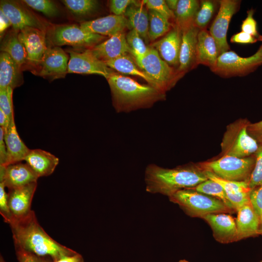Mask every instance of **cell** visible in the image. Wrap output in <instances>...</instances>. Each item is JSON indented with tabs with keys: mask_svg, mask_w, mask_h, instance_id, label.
<instances>
[{
	"mask_svg": "<svg viewBox=\"0 0 262 262\" xmlns=\"http://www.w3.org/2000/svg\"><path fill=\"white\" fill-rule=\"evenodd\" d=\"M8 224L16 247L39 257L49 256L53 262L77 253L51 238L38 223L33 211L23 218H12Z\"/></svg>",
	"mask_w": 262,
	"mask_h": 262,
	"instance_id": "obj_1",
	"label": "cell"
},
{
	"mask_svg": "<svg viewBox=\"0 0 262 262\" xmlns=\"http://www.w3.org/2000/svg\"><path fill=\"white\" fill-rule=\"evenodd\" d=\"M208 179L205 171L195 165L168 169L150 164L145 171L146 191L168 197L180 190L194 188Z\"/></svg>",
	"mask_w": 262,
	"mask_h": 262,
	"instance_id": "obj_2",
	"label": "cell"
},
{
	"mask_svg": "<svg viewBox=\"0 0 262 262\" xmlns=\"http://www.w3.org/2000/svg\"><path fill=\"white\" fill-rule=\"evenodd\" d=\"M107 80L113 105L118 113L150 107L155 102L165 98V92L115 72Z\"/></svg>",
	"mask_w": 262,
	"mask_h": 262,
	"instance_id": "obj_3",
	"label": "cell"
},
{
	"mask_svg": "<svg viewBox=\"0 0 262 262\" xmlns=\"http://www.w3.org/2000/svg\"><path fill=\"white\" fill-rule=\"evenodd\" d=\"M168 197L171 202L178 204L186 214L192 217L202 218L208 214L234 211L219 199L193 188L180 190Z\"/></svg>",
	"mask_w": 262,
	"mask_h": 262,
	"instance_id": "obj_4",
	"label": "cell"
},
{
	"mask_svg": "<svg viewBox=\"0 0 262 262\" xmlns=\"http://www.w3.org/2000/svg\"><path fill=\"white\" fill-rule=\"evenodd\" d=\"M249 124L247 120L239 119L227 127L221 144L223 156L245 158L255 153L259 145L248 134Z\"/></svg>",
	"mask_w": 262,
	"mask_h": 262,
	"instance_id": "obj_5",
	"label": "cell"
},
{
	"mask_svg": "<svg viewBox=\"0 0 262 262\" xmlns=\"http://www.w3.org/2000/svg\"><path fill=\"white\" fill-rule=\"evenodd\" d=\"M47 43L60 47H93L105 38L102 35L87 32L76 24L50 25L46 32Z\"/></svg>",
	"mask_w": 262,
	"mask_h": 262,
	"instance_id": "obj_6",
	"label": "cell"
},
{
	"mask_svg": "<svg viewBox=\"0 0 262 262\" xmlns=\"http://www.w3.org/2000/svg\"><path fill=\"white\" fill-rule=\"evenodd\" d=\"M138 66L154 82L157 89L166 92L174 86L182 76L165 62L153 48H149L146 55L135 60Z\"/></svg>",
	"mask_w": 262,
	"mask_h": 262,
	"instance_id": "obj_7",
	"label": "cell"
},
{
	"mask_svg": "<svg viewBox=\"0 0 262 262\" xmlns=\"http://www.w3.org/2000/svg\"><path fill=\"white\" fill-rule=\"evenodd\" d=\"M255 163V158L253 157L238 158L225 155L216 160L204 163L201 167L224 180L247 182Z\"/></svg>",
	"mask_w": 262,
	"mask_h": 262,
	"instance_id": "obj_8",
	"label": "cell"
},
{
	"mask_svg": "<svg viewBox=\"0 0 262 262\" xmlns=\"http://www.w3.org/2000/svg\"><path fill=\"white\" fill-rule=\"evenodd\" d=\"M262 64V58L257 51L248 57H242L233 51L220 54L215 66L211 69L224 77L246 75L254 71Z\"/></svg>",
	"mask_w": 262,
	"mask_h": 262,
	"instance_id": "obj_9",
	"label": "cell"
},
{
	"mask_svg": "<svg viewBox=\"0 0 262 262\" xmlns=\"http://www.w3.org/2000/svg\"><path fill=\"white\" fill-rule=\"evenodd\" d=\"M23 3L16 0H0V9L9 18L13 29L20 31L29 27L47 32L50 24L34 14Z\"/></svg>",
	"mask_w": 262,
	"mask_h": 262,
	"instance_id": "obj_10",
	"label": "cell"
},
{
	"mask_svg": "<svg viewBox=\"0 0 262 262\" xmlns=\"http://www.w3.org/2000/svg\"><path fill=\"white\" fill-rule=\"evenodd\" d=\"M219 10L210 29V33L217 45L219 56L229 51L227 34L230 20L238 11L240 1L236 0L219 1Z\"/></svg>",
	"mask_w": 262,
	"mask_h": 262,
	"instance_id": "obj_11",
	"label": "cell"
},
{
	"mask_svg": "<svg viewBox=\"0 0 262 262\" xmlns=\"http://www.w3.org/2000/svg\"><path fill=\"white\" fill-rule=\"evenodd\" d=\"M70 58L68 65V73L96 74L107 79L115 73L105 62L96 58L87 49L82 52L71 49L67 50Z\"/></svg>",
	"mask_w": 262,
	"mask_h": 262,
	"instance_id": "obj_12",
	"label": "cell"
},
{
	"mask_svg": "<svg viewBox=\"0 0 262 262\" xmlns=\"http://www.w3.org/2000/svg\"><path fill=\"white\" fill-rule=\"evenodd\" d=\"M68 59L67 54L60 47L48 46L34 72L39 76L51 80L63 78L68 73Z\"/></svg>",
	"mask_w": 262,
	"mask_h": 262,
	"instance_id": "obj_13",
	"label": "cell"
},
{
	"mask_svg": "<svg viewBox=\"0 0 262 262\" xmlns=\"http://www.w3.org/2000/svg\"><path fill=\"white\" fill-rule=\"evenodd\" d=\"M18 38L25 48L28 64L37 68L48 49L46 32L27 27L19 31Z\"/></svg>",
	"mask_w": 262,
	"mask_h": 262,
	"instance_id": "obj_14",
	"label": "cell"
},
{
	"mask_svg": "<svg viewBox=\"0 0 262 262\" xmlns=\"http://www.w3.org/2000/svg\"><path fill=\"white\" fill-rule=\"evenodd\" d=\"M181 42L178 70L183 74L196 64V46L200 30L194 23L181 29Z\"/></svg>",
	"mask_w": 262,
	"mask_h": 262,
	"instance_id": "obj_15",
	"label": "cell"
},
{
	"mask_svg": "<svg viewBox=\"0 0 262 262\" xmlns=\"http://www.w3.org/2000/svg\"><path fill=\"white\" fill-rule=\"evenodd\" d=\"M38 178L26 163L19 162L0 166V182L9 189L37 182Z\"/></svg>",
	"mask_w": 262,
	"mask_h": 262,
	"instance_id": "obj_16",
	"label": "cell"
},
{
	"mask_svg": "<svg viewBox=\"0 0 262 262\" xmlns=\"http://www.w3.org/2000/svg\"><path fill=\"white\" fill-rule=\"evenodd\" d=\"M37 185V182H35L9 189L8 194V202L12 218H21L31 213L32 200Z\"/></svg>",
	"mask_w": 262,
	"mask_h": 262,
	"instance_id": "obj_17",
	"label": "cell"
},
{
	"mask_svg": "<svg viewBox=\"0 0 262 262\" xmlns=\"http://www.w3.org/2000/svg\"><path fill=\"white\" fill-rule=\"evenodd\" d=\"M181 35V30L176 24L164 37L152 44V48L170 66H179Z\"/></svg>",
	"mask_w": 262,
	"mask_h": 262,
	"instance_id": "obj_18",
	"label": "cell"
},
{
	"mask_svg": "<svg viewBox=\"0 0 262 262\" xmlns=\"http://www.w3.org/2000/svg\"><path fill=\"white\" fill-rule=\"evenodd\" d=\"M202 218L210 226L216 241L224 244L237 241L236 221L231 215L224 213H211Z\"/></svg>",
	"mask_w": 262,
	"mask_h": 262,
	"instance_id": "obj_19",
	"label": "cell"
},
{
	"mask_svg": "<svg viewBox=\"0 0 262 262\" xmlns=\"http://www.w3.org/2000/svg\"><path fill=\"white\" fill-rule=\"evenodd\" d=\"M84 31L104 36L111 37L123 32L128 27V22L123 16L111 15L80 24Z\"/></svg>",
	"mask_w": 262,
	"mask_h": 262,
	"instance_id": "obj_20",
	"label": "cell"
},
{
	"mask_svg": "<svg viewBox=\"0 0 262 262\" xmlns=\"http://www.w3.org/2000/svg\"><path fill=\"white\" fill-rule=\"evenodd\" d=\"M89 49L96 58L104 62L128 55V53L131 54L123 32L117 33Z\"/></svg>",
	"mask_w": 262,
	"mask_h": 262,
	"instance_id": "obj_21",
	"label": "cell"
},
{
	"mask_svg": "<svg viewBox=\"0 0 262 262\" xmlns=\"http://www.w3.org/2000/svg\"><path fill=\"white\" fill-rule=\"evenodd\" d=\"M237 241L259 234L260 218L250 202L237 209Z\"/></svg>",
	"mask_w": 262,
	"mask_h": 262,
	"instance_id": "obj_22",
	"label": "cell"
},
{
	"mask_svg": "<svg viewBox=\"0 0 262 262\" xmlns=\"http://www.w3.org/2000/svg\"><path fill=\"white\" fill-rule=\"evenodd\" d=\"M24 161L39 178L51 174L59 162L55 156L41 149H30Z\"/></svg>",
	"mask_w": 262,
	"mask_h": 262,
	"instance_id": "obj_23",
	"label": "cell"
},
{
	"mask_svg": "<svg viewBox=\"0 0 262 262\" xmlns=\"http://www.w3.org/2000/svg\"><path fill=\"white\" fill-rule=\"evenodd\" d=\"M23 83L22 68L6 52L0 53V88L14 89Z\"/></svg>",
	"mask_w": 262,
	"mask_h": 262,
	"instance_id": "obj_24",
	"label": "cell"
},
{
	"mask_svg": "<svg viewBox=\"0 0 262 262\" xmlns=\"http://www.w3.org/2000/svg\"><path fill=\"white\" fill-rule=\"evenodd\" d=\"M218 55L214 39L206 29L199 31L196 46V64L209 66L211 69L216 65Z\"/></svg>",
	"mask_w": 262,
	"mask_h": 262,
	"instance_id": "obj_25",
	"label": "cell"
},
{
	"mask_svg": "<svg viewBox=\"0 0 262 262\" xmlns=\"http://www.w3.org/2000/svg\"><path fill=\"white\" fill-rule=\"evenodd\" d=\"M4 132L7 152V162L6 166L24 161L30 149L20 138L15 120L10 123L7 130Z\"/></svg>",
	"mask_w": 262,
	"mask_h": 262,
	"instance_id": "obj_26",
	"label": "cell"
},
{
	"mask_svg": "<svg viewBox=\"0 0 262 262\" xmlns=\"http://www.w3.org/2000/svg\"><path fill=\"white\" fill-rule=\"evenodd\" d=\"M19 32L12 29L4 34L0 43V51L9 54L22 68L28 64V60L25 48L18 38Z\"/></svg>",
	"mask_w": 262,
	"mask_h": 262,
	"instance_id": "obj_27",
	"label": "cell"
},
{
	"mask_svg": "<svg viewBox=\"0 0 262 262\" xmlns=\"http://www.w3.org/2000/svg\"><path fill=\"white\" fill-rule=\"evenodd\" d=\"M124 16L127 19L128 27L135 30L147 42L149 40L148 12L142 6L132 4L128 7Z\"/></svg>",
	"mask_w": 262,
	"mask_h": 262,
	"instance_id": "obj_28",
	"label": "cell"
},
{
	"mask_svg": "<svg viewBox=\"0 0 262 262\" xmlns=\"http://www.w3.org/2000/svg\"><path fill=\"white\" fill-rule=\"evenodd\" d=\"M105 63L108 67L118 72L139 76L144 79L149 85L156 88L153 81L145 72L138 68L136 63H135L128 55L106 61Z\"/></svg>",
	"mask_w": 262,
	"mask_h": 262,
	"instance_id": "obj_29",
	"label": "cell"
},
{
	"mask_svg": "<svg viewBox=\"0 0 262 262\" xmlns=\"http://www.w3.org/2000/svg\"><path fill=\"white\" fill-rule=\"evenodd\" d=\"M196 0H179L175 11L176 24L181 29L194 23L196 13L200 7Z\"/></svg>",
	"mask_w": 262,
	"mask_h": 262,
	"instance_id": "obj_30",
	"label": "cell"
},
{
	"mask_svg": "<svg viewBox=\"0 0 262 262\" xmlns=\"http://www.w3.org/2000/svg\"><path fill=\"white\" fill-rule=\"evenodd\" d=\"M148 38L154 41L169 32L173 27L169 20L153 10H149Z\"/></svg>",
	"mask_w": 262,
	"mask_h": 262,
	"instance_id": "obj_31",
	"label": "cell"
},
{
	"mask_svg": "<svg viewBox=\"0 0 262 262\" xmlns=\"http://www.w3.org/2000/svg\"><path fill=\"white\" fill-rule=\"evenodd\" d=\"M193 189L197 192L219 199L228 207L235 211L227 197L225 190L218 183L208 179Z\"/></svg>",
	"mask_w": 262,
	"mask_h": 262,
	"instance_id": "obj_32",
	"label": "cell"
},
{
	"mask_svg": "<svg viewBox=\"0 0 262 262\" xmlns=\"http://www.w3.org/2000/svg\"><path fill=\"white\" fill-rule=\"evenodd\" d=\"M63 3L68 11L76 16H85L95 12L98 2L95 0H63Z\"/></svg>",
	"mask_w": 262,
	"mask_h": 262,
	"instance_id": "obj_33",
	"label": "cell"
},
{
	"mask_svg": "<svg viewBox=\"0 0 262 262\" xmlns=\"http://www.w3.org/2000/svg\"><path fill=\"white\" fill-rule=\"evenodd\" d=\"M126 39L135 60L142 58L147 53L149 48L135 30L131 29L129 31L126 35Z\"/></svg>",
	"mask_w": 262,
	"mask_h": 262,
	"instance_id": "obj_34",
	"label": "cell"
},
{
	"mask_svg": "<svg viewBox=\"0 0 262 262\" xmlns=\"http://www.w3.org/2000/svg\"><path fill=\"white\" fill-rule=\"evenodd\" d=\"M215 10L214 2L211 0L200 1V7L196 13L194 24L200 30L205 29L210 21Z\"/></svg>",
	"mask_w": 262,
	"mask_h": 262,
	"instance_id": "obj_35",
	"label": "cell"
},
{
	"mask_svg": "<svg viewBox=\"0 0 262 262\" xmlns=\"http://www.w3.org/2000/svg\"><path fill=\"white\" fill-rule=\"evenodd\" d=\"M208 179L218 183L226 193L249 192L251 189L246 181L229 180L220 178L210 171L204 170Z\"/></svg>",
	"mask_w": 262,
	"mask_h": 262,
	"instance_id": "obj_36",
	"label": "cell"
},
{
	"mask_svg": "<svg viewBox=\"0 0 262 262\" xmlns=\"http://www.w3.org/2000/svg\"><path fill=\"white\" fill-rule=\"evenodd\" d=\"M22 2L29 7L49 17L56 16L59 14L58 7L52 0H24Z\"/></svg>",
	"mask_w": 262,
	"mask_h": 262,
	"instance_id": "obj_37",
	"label": "cell"
},
{
	"mask_svg": "<svg viewBox=\"0 0 262 262\" xmlns=\"http://www.w3.org/2000/svg\"><path fill=\"white\" fill-rule=\"evenodd\" d=\"M255 154L254 166L247 181L248 186L251 189L262 185V144L259 146Z\"/></svg>",
	"mask_w": 262,
	"mask_h": 262,
	"instance_id": "obj_38",
	"label": "cell"
},
{
	"mask_svg": "<svg viewBox=\"0 0 262 262\" xmlns=\"http://www.w3.org/2000/svg\"><path fill=\"white\" fill-rule=\"evenodd\" d=\"M13 92V89L11 87L0 88V109L6 115L10 123L15 120Z\"/></svg>",
	"mask_w": 262,
	"mask_h": 262,
	"instance_id": "obj_39",
	"label": "cell"
},
{
	"mask_svg": "<svg viewBox=\"0 0 262 262\" xmlns=\"http://www.w3.org/2000/svg\"><path fill=\"white\" fill-rule=\"evenodd\" d=\"M149 10H153L170 21L175 19V13L170 10L164 0H147L144 1Z\"/></svg>",
	"mask_w": 262,
	"mask_h": 262,
	"instance_id": "obj_40",
	"label": "cell"
},
{
	"mask_svg": "<svg viewBox=\"0 0 262 262\" xmlns=\"http://www.w3.org/2000/svg\"><path fill=\"white\" fill-rule=\"evenodd\" d=\"M254 13L253 9L247 11V16L242 22L241 30L242 31L255 37L259 41H262V35L258 32L257 22L253 17Z\"/></svg>",
	"mask_w": 262,
	"mask_h": 262,
	"instance_id": "obj_41",
	"label": "cell"
},
{
	"mask_svg": "<svg viewBox=\"0 0 262 262\" xmlns=\"http://www.w3.org/2000/svg\"><path fill=\"white\" fill-rule=\"evenodd\" d=\"M249 193L250 192L226 193L227 197L235 211L250 202Z\"/></svg>",
	"mask_w": 262,
	"mask_h": 262,
	"instance_id": "obj_42",
	"label": "cell"
},
{
	"mask_svg": "<svg viewBox=\"0 0 262 262\" xmlns=\"http://www.w3.org/2000/svg\"><path fill=\"white\" fill-rule=\"evenodd\" d=\"M5 188L4 184L0 182V213L4 221L9 223L12 218V216L8 206V194L6 193Z\"/></svg>",
	"mask_w": 262,
	"mask_h": 262,
	"instance_id": "obj_43",
	"label": "cell"
},
{
	"mask_svg": "<svg viewBox=\"0 0 262 262\" xmlns=\"http://www.w3.org/2000/svg\"><path fill=\"white\" fill-rule=\"evenodd\" d=\"M249 200L253 208L260 217L262 215V185L251 190Z\"/></svg>",
	"mask_w": 262,
	"mask_h": 262,
	"instance_id": "obj_44",
	"label": "cell"
},
{
	"mask_svg": "<svg viewBox=\"0 0 262 262\" xmlns=\"http://www.w3.org/2000/svg\"><path fill=\"white\" fill-rule=\"evenodd\" d=\"M136 2L132 0H112L110 2V11L116 16H123L128 7Z\"/></svg>",
	"mask_w": 262,
	"mask_h": 262,
	"instance_id": "obj_45",
	"label": "cell"
},
{
	"mask_svg": "<svg viewBox=\"0 0 262 262\" xmlns=\"http://www.w3.org/2000/svg\"><path fill=\"white\" fill-rule=\"evenodd\" d=\"M17 258L19 262H44L36 256L21 248L16 247Z\"/></svg>",
	"mask_w": 262,
	"mask_h": 262,
	"instance_id": "obj_46",
	"label": "cell"
},
{
	"mask_svg": "<svg viewBox=\"0 0 262 262\" xmlns=\"http://www.w3.org/2000/svg\"><path fill=\"white\" fill-rule=\"evenodd\" d=\"M258 41V39L255 37L243 31L234 34L230 39L232 43L241 44H251Z\"/></svg>",
	"mask_w": 262,
	"mask_h": 262,
	"instance_id": "obj_47",
	"label": "cell"
},
{
	"mask_svg": "<svg viewBox=\"0 0 262 262\" xmlns=\"http://www.w3.org/2000/svg\"><path fill=\"white\" fill-rule=\"evenodd\" d=\"M7 162V152L4 141V130L0 127V166H6Z\"/></svg>",
	"mask_w": 262,
	"mask_h": 262,
	"instance_id": "obj_48",
	"label": "cell"
},
{
	"mask_svg": "<svg viewBox=\"0 0 262 262\" xmlns=\"http://www.w3.org/2000/svg\"><path fill=\"white\" fill-rule=\"evenodd\" d=\"M248 132L255 137L261 144H262V120L254 123H249L248 126Z\"/></svg>",
	"mask_w": 262,
	"mask_h": 262,
	"instance_id": "obj_49",
	"label": "cell"
},
{
	"mask_svg": "<svg viewBox=\"0 0 262 262\" xmlns=\"http://www.w3.org/2000/svg\"><path fill=\"white\" fill-rule=\"evenodd\" d=\"M12 23L8 17L0 9V38L2 37L4 31L10 26Z\"/></svg>",
	"mask_w": 262,
	"mask_h": 262,
	"instance_id": "obj_50",
	"label": "cell"
},
{
	"mask_svg": "<svg viewBox=\"0 0 262 262\" xmlns=\"http://www.w3.org/2000/svg\"><path fill=\"white\" fill-rule=\"evenodd\" d=\"M54 262H84V261L82 256L76 253L73 255L64 257Z\"/></svg>",
	"mask_w": 262,
	"mask_h": 262,
	"instance_id": "obj_51",
	"label": "cell"
},
{
	"mask_svg": "<svg viewBox=\"0 0 262 262\" xmlns=\"http://www.w3.org/2000/svg\"><path fill=\"white\" fill-rule=\"evenodd\" d=\"M10 124L7 116L5 113L0 109V127H1L4 131H6Z\"/></svg>",
	"mask_w": 262,
	"mask_h": 262,
	"instance_id": "obj_52",
	"label": "cell"
},
{
	"mask_svg": "<svg viewBox=\"0 0 262 262\" xmlns=\"http://www.w3.org/2000/svg\"><path fill=\"white\" fill-rule=\"evenodd\" d=\"M179 0H166V3L169 8L175 12L176 11Z\"/></svg>",
	"mask_w": 262,
	"mask_h": 262,
	"instance_id": "obj_53",
	"label": "cell"
},
{
	"mask_svg": "<svg viewBox=\"0 0 262 262\" xmlns=\"http://www.w3.org/2000/svg\"><path fill=\"white\" fill-rule=\"evenodd\" d=\"M260 230H259V234H261L262 235V215H261L260 217Z\"/></svg>",
	"mask_w": 262,
	"mask_h": 262,
	"instance_id": "obj_54",
	"label": "cell"
},
{
	"mask_svg": "<svg viewBox=\"0 0 262 262\" xmlns=\"http://www.w3.org/2000/svg\"><path fill=\"white\" fill-rule=\"evenodd\" d=\"M257 51L259 53L261 57L262 58V44Z\"/></svg>",
	"mask_w": 262,
	"mask_h": 262,
	"instance_id": "obj_55",
	"label": "cell"
},
{
	"mask_svg": "<svg viewBox=\"0 0 262 262\" xmlns=\"http://www.w3.org/2000/svg\"><path fill=\"white\" fill-rule=\"evenodd\" d=\"M178 262H189L185 260H182L179 261Z\"/></svg>",
	"mask_w": 262,
	"mask_h": 262,
	"instance_id": "obj_56",
	"label": "cell"
},
{
	"mask_svg": "<svg viewBox=\"0 0 262 262\" xmlns=\"http://www.w3.org/2000/svg\"><path fill=\"white\" fill-rule=\"evenodd\" d=\"M261 262H262V261H261Z\"/></svg>",
	"mask_w": 262,
	"mask_h": 262,
	"instance_id": "obj_57",
	"label": "cell"
}]
</instances>
